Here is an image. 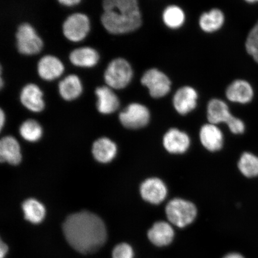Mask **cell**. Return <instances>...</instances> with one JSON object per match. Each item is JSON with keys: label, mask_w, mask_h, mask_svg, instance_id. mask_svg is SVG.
I'll list each match as a JSON object with an SVG mask.
<instances>
[{"label": "cell", "mask_w": 258, "mask_h": 258, "mask_svg": "<svg viewBox=\"0 0 258 258\" xmlns=\"http://www.w3.org/2000/svg\"><path fill=\"white\" fill-rule=\"evenodd\" d=\"M63 232L71 246L83 254L96 252L104 246L107 237L104 222L88 211L68 217L63 224Z\"/></svg>", "instance_id": "obj_1"}, {"label": "cell", "mask_w": 258, "mask_h": 258, "mask_svg": "<svg viewBox=\"0 0 258 258\" xmlns=\"http://www.w3.org/2000/svg\"><path fill=\"white\" fill-rule=\"evenodd\" d=\"M101 23L109 33L127 34L142 25L138 0H103Z\"/></svg>", "instance_id": "obj_2"}, {"label": "cell", "mask_w": 258, "mask_h": 258, "mask_svg": "<svg viewBox=\"0 0 258 258\" xmlns=\"http://www.w3.org/2000/svg\"><path fill=\"white\" fill-rule=\"evenodd\" d=\"M165 212L170 223L179 228L191 224L198 215V209L195 204L179 198L174 199L167 203Z\"/></svg>", "instance_id": "obj_3"}, {"label": "cell", "mask_w": 258, "mask_h": 258, "mask_svg": "<svg viewBox=\"0 0 258 258\" xmlns=\"http://www.w3.org/2000/svg\"><path fill=\"white\" fill-rule=\"evenodd\" d=\"M134 71L131 64L124 58L118 57L108 64L104 73L105 82L109 88L120 90L124 89L131 82Z\"/></svg>", "instance_id": "obj_4"}, {"label": "cell", "mask_w": 258, "mask_h": 258, "mask_svg": "<svg viewBox=\"0 0 258 258\" xmlns=\"http://www.w3.org/2000/svg\"><path fill=\"white\" fill-rule=\"evenodd\" d=\"M16 38L19 52L24 55H35L43 49V40L30 24L23 23L19 26Z\"/></svg>", "instance_id": "obj_5"}, {"label": "cell", "mask_w": 258, "mask_h": 258, "mask_svg": "<svg viewBox=\"0 0 258 258\" xmlns=\"http://www.w3.org/2000/svg\"><path fill=\"white\" fill-rule=\"evenodd\" d=\"M90 30V19L88 16L82 13H76L69 16L62 26L64 36L67 39L75 43L85 39Z\"/></svg>", "instance_id": "obj_6"}, {"label": "cell", "mask_w": 258, "mask_h": 258, "mask_svg": "<svg viewBox=\"0 0 258 258\" xmlns=\"http://www.w3.org/2000/svg\"><path fill=\"white\" fill-rule=\"evenodd\" d=\"M141 82L154 98H163L170 91L171 82L169 77L156 69L147 70L142 77Z\"/></svg>", "instance_id": "obj_7"}, {"label": "cell", "mask_w": 258, "mask_h": 258, "mask_svg": "<svg viewBox=\"0 0 258 258\" xmlns=\"http://www.w3.org/2000/svg\"><path fill=\"white\" fill-rule=\"evenodd\" d=\"M119 118L124 127L130 129L144 127L150 120L149 109L139 103H132L122 111Z\"/></svg>", "instance_id": "obj_8"}, {"label": "cell", "mask_w": 258, "mask_h": 258, "mask_svg": "<svg viewBox=\"0 0 258 258\" xmlns=\"http://www.w3.org/2000/svg\"><path fill=\"white\" fill-rule=\"evenodd\" d=\"M140 193L145 201L153 205H159L166 199L167 188L163 180L157 177H151L142 183Z\"/></svg>", "instance_id": "obj_9"}, {"label": "cell", "mask_w": 258, "mask_h": 258, "mask_svg": "<svg viewBox=\"0 0 258 258\" xmlns=\"http://www.w3.org/2000/svg\"><path fill=\"white\" fill-rule=\"evenodd\" d=\"M175 231L170 222L158 221L150 228L147 233L148 240L154 246L165 247L172 243Z\"/></svg>", "instance_id": "obj_10"}, {"label": "cell", "mask_w": 258, "mask_h": 258, "mask_svg": "<svg viewBox=\"0 0 258 258\" xmlns=\"http://www.w3.org/2000/svg\"><path fill=\"white\" fill-rule=\"evenodd\" d=\"M198 94L196 90L189 86L177 90L174 95L173 104L176 111L181 115L188 114L197 106Z\"/></svg>", "instance_id": "obj_11"}, {"label": "cell", "mask_w": 258, "mask_h": 258, "mask_svg": "<svg viewBox=\"0 0 258 258\" xmlns=\"http://www.w3.org/2000/svg\"><path fill=\"white\" fill-rule=\"evenodd\" d=\"M163 146L171 154H183L188 150L190 139L185 132L177 128H170L163 137Z\"/></svg>", "instance_id": "obj_12"}, {"label": "cell", "mask_w": 258, "mask_h": 258, "mask_svg": "<svg viewBox=\"0 0 258 258\" xmlns=\"http://www.w3.org/2000/svg\"><path fill=\"white\" fill-rule=\"evenodd\" d=\"M64 67L61 60L53 55L42 57L37 64L38 75L43 80L52 81L62 76Z\"/></svg>", "instance_id": "obj_13"}, {"label": "cell", "mask_w": 258, "mask_h": 258, "mask_svg": "<svg viewBox=\"0 0 258 258\" xmlns=\"http://www.w3.org/2000/svg\"><path fill=\"white\" fill-rule=\"evenodd\" d=\"M43 93L39 87L33 83L28 84L22 89L20 99L22 105L29 110L39 112L45 106Z\"/></svg>", "instance_id": "obj_14"}, {"label": "cell", "mask_w": 258, "mask_h": 258, "mask_svg": "<svg viewBox=\"0 0 258 258\" xmlns=\"http://www.w3.org/2000/svg\"><path fill=\"white\" fill-rule=\"evenodd\" d=\"M200 139L203 147L212 152L220 150L223 146V134L217 125L210 122L203 125Z\"/></svg>", "instance_id": "obj_15"}, {"label": "cell", "mask_w": 258, "mask_h": 258, "mask_svg": "<svg viewBox=\"0 0 258 258\" xmlns=\"http://www.w3.org/2000/svg\"><path fill=\"white\" fill-rule=\"evenodd\" d=\"M225 93L229 101L241 104L250 102L253 97L252 87L243 80L234 81L228 87Z\"/></svg>", "instance_id": "obj_16"}, {"label": "cell", "mask_w": 258, "mask_h": 258, "mask_svg": "<svg viewBox=\"0 0 258 258\" xmlns=\"http://www.w3.org/2000/svg\"><path fill=\"white\" fill-rule=\"evenodd\" d=\"M98 98L97 108L104 114H111L117 110L120 101L113 89L108 86L99 87L95 90Z\"/></svg>", "instance_id": "obj_17"}, {"label": "cell", "mask_w": 258, "mask_h": 258, "mask_svg": "<svg viewBox=\"0 0 258 258\" xmlns=\"http://www.w3.org/2000/svg\"><path fill=\"white\" fill-rule=\"evenodd\" d=\"M0 159L2 162H7L12 165L21 163L22 155L20 145L14 137L3 138L0 142Z\"/></svg>", "instance_id": "obj_18"}, {"label": "cell", "mask_w": 258, "mask_h": 258, "mask_svg": "<svg viewBox=\"0 0 258 258\" xmlns=\"http://www.w3.org/2000/svg\"><path fill=\"white\" fill-rule=\"evenodd\" d=\"M69 59L74 66L92 68L99 62L100 56L95 48L82 47L72 51L70 54Z\"/></svg>", "instance_id": "obj_19"}, {"label": "cell", "mask_w": 258, "mask_h": 258, "mask_svg": "<svg viewBox=\"0 0 258 258\" xmlns=\"http://www.w3.org/2000/svg\"><path fill=\"white\" fill-rule=\"evenodd\" d=\"M207 117L210 123L218 124L225 122L227 124L234 117L231 114L227 104L222 100H211L208 105Z\"/></svg>", "instance_id": "obj_20"}, {"label": "cell", "mask_w": 258, "mask_h": 258, "mask_svg": "<svg viewBox=\"0 0 258 258\" xmlns=\"http://www.w3.org/2000/svg\"><path fill=\"white\" fill-rule=\"evenodd\" d=\"M117 151V148L115 144L108 138H100L93 145V157L100 163L110 162L114 159Z\"/></svg>", "instance_id": "obj_21"}, {"label": "cell", "mask_w": 258, "mask_h": 258, "mask_svg": "<svg viewBox=\"0 0 258 258\" xmlns=\"http://www.w3.org/2000/svg\"><path fill=\"white\" fill-rule=\"evenodd\" d=\"M59 94L66 101H73L82 94L83 85L79 77L74 74L68 76L59 83Z\"/></svg>", "instance_id": "obj_22"}, {"label": "cell", "mask_w": 258, "mask_h": 258, "mask_svg": "<svg viewBox=\"0 0 258 258\" xmlns=\"http://www.w3.org/2000/svg\"><path fill=\"white\" fill-rule=\"evenodd\" d=\"M224 22L225 16L223 12L218 9H213L201 16L199 25L203 31L212 33L221 28Z\"/></svg>", "instance_id": "obj_23"}, {"label": "cell", "mask_w": 258, "mask_h": 258, "mask_svg": "<svg viewBox=\"0 0 258 258\" xmlns=\"http://www.w3.org/2000/svg\"><path fill=\"white\" fill-rule=\"evenodd\" d=\"M25 218L33 224H39L46 215V209L40 202L34 199L25 201L22 205Z\"/></svg>", "instance_id": "obj_24"}, {"label": "cell", "mask_w": 258, "mask_h": 258, "mask_svg": "<svg viewBox=\"0 0 258 258\" xmlns=\"http://www.w3.org/2000/svg\"><path fill=\"white\" fill-rule=\"evenodd\" d=\"M164 24L171 29H177L182 27L185 20L184 12L178 6H169L164 10L163 14Z\"/></svg>", "instance_id": "obj_25"}, {"label": "cell", "mask_w": 258, "mask_h": 258, "mask_svg": "<svg viewBox=\"0 0 258 258\" xmlns=\"http://www.w3.org/2000/svg\"><path fill=\"white\" fill-rule=\"evenodd\" d=\"M238 169L247 177L258 176V157L250 153L241 155L238 163Z\"/></svg>", "instance_id": "obj_26"}, {"label": "cell", "mask_w": 258, "mask_h": 258, "mask_svg": "<svg viewBox=\"0 0 258 258\" xmlns=\"http://www.w3.org/2000/svg\"><path fill=\"white\" fill-rule=\"evenodd\" d=\"M20 134L24 140L33 143L40 140L43 134V131L37 121L28 120L21 125Z\"/></svg>", "instance_id": "obj_27"}, {"label": "cell", "mask_w": 258, "mask_h": 258, "mask_svg": "<svg viewBox=\"0 0 258 258\" xmlns=\"http://www.w3.org/2000/svg\"><path fill=\"white\" fill-rule=\"evenodd\" d=\"M246 48L247 53L258 63V22L248 34Z\"/></svg>", "instance_id": "obj_28"}, {"label": "cell", "mask_w": 258, "mask_h": 258, "mask_svg": "<svg viewBox=\"0 0 258 258\" xmlns=\"http://www.w3.org/2000/svg\"><path fill=\"white\" fill-rule=\"evenodd\" d=\"M112 256V258H134L133 248L127 243L118 244L113 249Z\"/></svg>", "instance_id": "obj_29"}, {"label": "cell", "mask_w": 258, "mask_h": 258, "mask_svg": "<svg viewBox=\"0 0 258 258\" xmlns=\"http://www.w3.org/2000/svg\"><path fill=\"white\" fill-rule=\"evenodd\" d=\"M229 129L234 134H243L245 130L244 122L240 119L233 117L227 124Z\"/></svg>", "instance_id": "obj_30"}, {"label": "cell", "mask_w": 258, "mask_h": 258, "mask_svg": "<svg viewBox=\"0 0 258 258\" xmlns=\"http://www.w3.org/2000/svg\"><path fill=\"white\" fill-rule=\"evenodd\" d=\"M60 4L67 7H72V6L79 5L82 0H57Z\"/></svg>", "instance_id": "obj_31"}, {"label": "cell", "mask_w": 258, "mask_h": 258, "mask_svg": "<svg viewBox=\"0 0 258 258\" xmlns=\"http://www.w3.org/2000/svg\"><path fill=\"white\" fill-rule=\"evenodd\" d=\"M222 258H247L244 254L238 251H232V252L228 253Z\"/></svg>", "instance_id": "obj_32"}, {"label": "cell", "mask_w": 258, "mask_h": 258, "mask_svg": "<svg viewBox=\"0 0 258 258\" xmlns=\"http://www.w3.org/2000/svg\"><path fill=\"white\" fill-rule=\"evenodd\" d=\"M8 250V247L6 243H3L2 241L1 242V246H0V257L1 258H4L6 255V254L7 253Z\"/></svg>", "instance_id": "obj_33"}, {"label": "cell", "mask_w": 258, "mask_h": 258, "mask_svg": "<svg viewBox=\"0 0 258 258\" xmlns=\"http://www.w3.org/2000/svg\"><path fill=\"white\" fill-rule=\"evenodd\" d=\"M5 113L3 112V109H1V113H0V126H1V129L3 128V125L5 124Z\"/></svg>", "instance_id": "obj_34"}, {"label": "cell", "mask_w": 258, "mask_h": 258, "mask_svg": "<svg viewBox=\"0 0 258 258\" xmlns=\"http://www.w3.org/2000/svg\"><path fill=\"white\" fill-rule=\"evenodd\" d=\"M248 3H255L258 2V0H244Z\"/></svg>", "instance_id": "obj_35"}]
</instances>
